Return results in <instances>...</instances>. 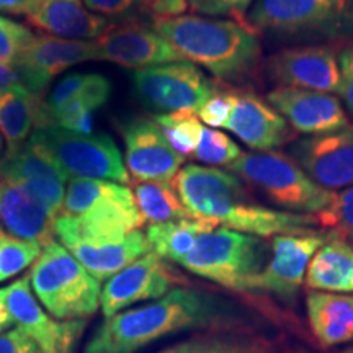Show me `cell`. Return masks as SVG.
Here are the masks:
<instances>
[{"mask_svg": "<svg viewBox=\"0 0 353 353\" xmlns=\"http://www.w3.org/2000/svg\"><path fill=\"white\" fill-rule=\"evenodd\" d=\"M144 219L136 205L134 193L128 187L121 195L100 203L81 216L61 213L52 223L54 236L64 247L72 242L120 239L143 228Z\"/></svg>", "mask_w": 353, "mask_h": 353, "instance_id": "9a60e30c", "label": "cell"}, {"mask_svg": "<svg viewBox=\"0 0 353 353\" xmlns=\"http://www.w3.org/2000/svg\"><path fill=\"white\" fill-rule=\"evenodd\" d=\"M126 188V185L108 182V180L72 179L65 188L63 213L81 216L100 203L121 195Z\"/></svg>", "mask_w": 353, "mask_h": 353, "instance_id": "4dcf8cb0", "label": "cell"}, {"mask_svg": "<svg viewBox=\"0 0 353 353\" xmlns=\"http://www.w3.org/2000/svg\"><path fill=\"white\" fill-rule=\"evenodd\" d=\"M183 206L196 219L255 237L314 234L322 229L316 216L290 213L260 205L239 176L214 167L190 164L172 180Z\"/></svg>", "mask_w": 353, "mask_h": 353, "instance_id": "7a4b0ae2", "label": "cell"}, {"mask_svg": "<svg viewBox=\"0 0 353 353\" xmlns=\"http://www.w3.org/2000/svg\"><path fill=\"white\" fill-rule=\"evenodd\" d=\"M2 151H3V136L2 132H0V154H2Z\"/></svg>", "mask_w": 353, "mask_h": 353, "instance_id": "bcb514c9", "label": "cell"}, {"mask_svg": "<svg viewBox=\"0 0 353 353\" xmlns=\"http://www.w3.org/2000/svg\"><path fill=\"white\" fill-rule=\"evenodd\" d=\"M216 228L218 226L214 223L205 219H176L169 223L151 224L145 231V237H148L151 250L159 257L180 263L192 252L200 236Z\"/></svg>", "mask_w": 353, "mask_h": 353, "instance_id": "4316f807", "label": "cell"}, {"mask_svg": "<svg viewBox=\"0 0 353 353\" xmlns=\"http://www.w3.org/2000/svg\"><path fill=\"white\" fill-rule=\"evenodd\" d=\"M54 219L15 185H0V226L3 234L44 247L54 241Z\"/></svg>", "mask_w": 353, "mask_h": 353, "instance_id": "cb8c5ba5", "label": "cell"}, {"mask_svg": "<svg viewBox=\"0 0 353 353\" xmlns=\"http://www.w3.org/2000/svg\"><path fill=\"white\" fill-rule=\"evenodd\" d=\"M175 281H179V276L170 270L164 259L151 250L108 278L101 290V312L108 319L136 303L162 298L174 290L172 286Z\"/></svg>", "mask_w": 353, "mask_h": 353, "instance_id": "e0dca14e", "label": "cell"}, {"mask_svg": "<svg viewBox=\"0 0 353 353\" xmlns=\"http://www.w3.org/2000/svg\"><path fill=\"white\" fill-rule=\"evenodd\" d=\"M234 105V90H224L218 88L213 95L210 97L201 108L198 110L196 114L200 121L205 123L211 128H224L231 117Z\"/></svg>", "mask_w": 353, "mask_h": 353, "instance_id": "74e56055", "label": "cell"}, {"mask_svg": "<svg viewBox=\"0 0 353 353\" xmlns=\"http://www.w3.org/2000/svg\"><path fill=\"white\" fill-rule=\"evenodd\" d=\"M132 193L144 223L161 224L193 218L172 182H136Z\"/></svg>", "mask_w": 353, "mask_h": 353, "instance_id": "f546056e", "label": "cell"}, {"mask_svg": "<svg viewBox=\"0 0 353 353\" xmlns=\"http://www.w3.org/2000/svg\"><path fill=\"white\" fill-rule=\"evenodd\" d=\"M33 136L50 151L69 179L130 183L131 179L120 149L112 136L105 132L79 134L64 128L48 125L37 128Z\"/></svg>", "mask_w": 353, "mask_h": 353, "instance_id": "ba28073f", "label": "cell"}, {"mask_svg": "<svg viewBox=\"0 0 353 353\" xmlns=\"http://www.w3.org/2000/svg\"><path fill=\"white\" fill-rule=\"evenodd\" d=\"M306 285L312 291L353 294V242L330 237L309 262Z\"/></svg>", "mask_w": 353, "mask_h": 353, "instance_id": "484cf974", "label": "cell"}, {"mask_svg": "<svg viewBox=\"0 0 353 353\" xmlns=\"http://www.w3.org/2000/svg\"><path fill=\"white\" fill-rule=\"evenodd\" d=\"M26 19L43 32L79 41H97L113 25L105 17L88 12L83 0H39Z\"/></svg>", "mask_w": 353, "mask_h": 353, "instance_id": "7402d4cb", "label": "cell"}, {"mask_svg": "<svg viewBox=\"0 0 353 353\" xmlns=\"http://www.w3.org/2000/svg\"><path fill=\"white\" fill-rule=\"evenodd\" d=\"M126 167L138 182H172L183 157L169 144L165 134L151 118H132L123 125Z\"/></svg>", "mask_w": 353, "mask_h": 353, "instance_id": "ac0fdd59", "label": "cell"}, {"mask_svg": "<svg viewBox=\"0 0 353 353\" xmlns=\"http://www.w3.org/2000/svg\"><path fill=\"white\" fill-rule=\"evenodd\" d=\"M28 276L39 303L54 319H87L100 307V281L61 242L43 247Z\"/></svg>", "mask_w": 353, "mask_h": 353, "instance_id": "8992f818", "label": "cell"}, {"mask_svg": "<svg viewBox=\"0 0 353 353\" xmlns=\"http://www.w3.org/2000/svg\"><path fill=\"white\" fill-rule=\"evenodd\" d=\"M3 182L19 187L56 219L63 213L68 174L32 134L17 152L0 159Z\"/></svg>", "mask_w": 353, "mask_h": 353, "instance_id": "30bf717a", "label": "cell"}, {"mask_svg": "<svg viewBox=\"0 0 353 353\" xmlns=\"http://www.w3.org/2000/svg\"><path fill=\"white\" fill-rule=\"evenodd\" d=\"M247 25L285 41H343L353 38V0H255Z\"/></svg>", "mask_w": 353, "mask_h": 353, "instance_id": "277c9868", "label": "cell"}, {"mask_svg": "<svg viewBox=\"0 0 353 353\" xmlns=\"http://www.w3.org/2000/svg\"><path fill=\"white\" fill-rule=\"evenodd\" d=\"M228 170L290 213L319 214L332 205L335 193L322 188L281 151L242 152Z\"/></svg>", "mask_w": 353, "mask_h": 353, "instance_id": "5b68a950", "label": "cell"}, {"mask_svg": "<svg viewBox=\"0 0 353 353\" xmlns=\"http://www.w3.org/2000/svg\"><path fill=\"white\" fill-rule=\"evenodd\" d=\"M255 0H188L193 13L205 17H229L247 25V13Z\"/></svg>", "mask_w": 353, "mask_h": 353, "instance_id": "8d00e7d4", "label": "cell"}, {"mask_svg": "<svg viewBox=\"0 0 353 353\" xmlns=\"http://www.w3.org/2000/svg\"><path fill=\"white\" fill-rule=\"evenodd\" d=\"M87 10L105 19L136 20L143 10H148L144 0H83Z\"/></svg>", "mask_w": 353, "mask_h": 353, "instance_id": "f35d334b", "label": "cell"}, {"mask_svg": "<svg viewBox=\"0 0 353 353\" xmlns=\"http://www.w3.org/2000/svg\"><path fill=\"white\" fill-rule=\"evenodd\" d=\"M148 10H151L157 19L180 17L188 8V0H144Z\"/></svg>", "mask_w": 353, "mask_h": 353, "instance_id": "b9f144b4", "label": "cell"}, {"mask_svg": "<svg viewBox=\"0 0 353 353\" xmlns=\"http://www.w3.org/2000/svg\"><path fill=\"white\" fill-rule=\"evenodd\" d=\"M0 353H41V350L23 330L15 327L0 335Z\"/></svg>", "mask_w": 353, "mask_h": 353, "instance_id": "60d3db41", "label": "cell"}, {"mask_svg": "<svg viewBox=\"0 0 353 353\" xmlns=\"http://www.w3.org/2000/svg\"><path fill=\"white\" fill-rule=\"evenodd\" d=\"M92 59H97L95 41L33 34L13 69L20 76L26 90L37 95L57 74Z\"/></svg>", "mask_w": 353, "mask_h": 353, "instance_id": "d6986e66", "label": "cell"}, {"mask_svg": "<svg viewBox=\"0 0 353 353\" xmlns=\"http://www.w3.org/2000/svg\"><path fill=\"white\" fill-rule=\"evenodd\" d=\"M33 33L23 25L0 17V63L15 68L23 48Z\"/></svg>", "mask_w": 353, "mask_h": 353, "instance_id": "d590c367", "label": "cell"}, {"mask_svg": "<svg viewBox=\"0 0 353 353\" xmlns=\"http://www.w3.org/2000/svg\"><path fill=\"white\" fill-rule=\"evenodd\" d=\"M26 88L21 83V79L17 70L10 65L0 63V94H8V92H17Z\"/></svg>", "mask_w": 353, "mask_h": 353, "instance_id": "7bdbcfd3", "label": "cell"}, {"mask_svg": "<svg viewBox=\"0 0 353 353\" xmlns=\"http://www.w3.org/2000/svg\"><path fill=\"white\" fill-rule=\"evenodd\" d=\"M267 101L301 134H325L350 126V118L335 94L275 87L267 94Z\"/></svg>", "mask_w": 353, "mask_h": 353, "instance_id": "ffe728a7", "label": "cell"}, {"mask_svg": "<svg viewBox=\"0 0 353 353\" xmlns=\"http://www.w3.org/2000/svg\"><path fill=\"white\" fill-rule=\"evenodd\" d=\"M293 159L319 187L337 193L353 185V126L288 144Z\"/></svg>", "mask_w": 353, "mask_h": 353, "instance_id": "4fadbf2b", "label": "cell"}, {"mask_svg": "<svg viewBox=\"0 0 353 353\" xmlns=\"http://www.w3.org/2000/svg\"><path fill=\"white\" fill-rule=\"evenodd\" d=\"M330 237L332 234L327 231L273 237L272 259L254 278L250 291L275 294L286 301L296 298L306 278L309 262Z\"/></svg>", "mask_w": 353, "mask_h": 353, "instance_id": "5bb4252c", "label": "cell"}, {"mask_svg": "<svg viewBox=\"0 0 353 353\" xmlns=\"http://www.w3.org/2000/svg\"><path fill=\"white\" fill-rule=\"evenodd\" d=\"M316 219L322 231L353 242V185L335 193L332 205L316 214Z\"/></svg>", "mask_w": 353, "mask_h": 353, "instance_id": "e575fe53", "label": "cell"}, {"mask_svg": "<svg viewBox=\"0 0 353 353\" xmlns=\"http://www.w3.org/2000/svg\"><path fill=\"white\" fill-rule=\"evenodd\" d=\"M241 145L232 141L226 132L213 128H203L201 139L198 143L192 157L206 165H226L229 167L242 156Z\"/></svg>", "mask_w": 353, "mask_h": 353, "instance_id": "836d02e7", "label": "cell"}, {"mask_svg": "<svg viewBox=\"0 0 353 353\" xmlns=\"http://www.w3.org/2000/svg\"><path fill=\"white\" fill-rule=\"evenodd\" d=\"M306 311L312 334L322 347H337L353 339V294L311 291Z\"/></svg>", "mask_w": 353, "mask_h": 353, "instance_id": "d4e9b609", "label": "cell"}, {"mask_svg": "<svg viewBox=\"0 0 353 353\" xmlns=\"http://www.w3.org/2000/svg\"><path fill=\"white\" fill-rule=\"evenodd\" d=\"M165 134L172 148L182 157L193 156L201 139L203 126L196 113L180 112L156 114L152 118Z\"/></svg>", "mask_w": 353, "mask_h": 353, "instance_id": "1f68e13d", "label": "cell"}, {"mask_svg": "<svg viewBox=\"0 0 353 353\" xmlns=\"http://www.w3.org/2000/svg\"><path fill=\"white\" fill-rule=\"evenodd\" d=\"M15 324L12 319L10 312H8V309L6 306V303H3V299L0 298V335L3 332H7L8 329H10V325Z\"/></svg>", "mask_w": 353, "mask_h": 353, "instance_id": "f6af8a7d", "label": "cell"}, {"mask_svg": "<svg viewBox=\"0 0 353 353\" xmlns=\"http://www.w3.org/2000/svg\"><path fill=\"white\" fill-rule=\"evenodd\" d=\"M131 79L141 103L159 114L196 113L219 88L190 61L134 70Z\"/></svg>", "mask_w": 353, "mask_h": 353, "instance_id": "9c48e42d", "label": "cell"}, {"mask_svg": "<svg viewBox=\"0 0 353 353\" xmlns=\"http://www.w3.org/2000/svg\"><path fill=\"white\" fill-rule=\"evenodd\" d=\"M339 65H341V88L339 95L347 114L353 118V43L347 44L339 52Z\"/></svg>", "mask_w": 353, "mask_h": 353, "instance_id": "ab89813d", "label": "cell"}, {"mask_svg": "<svg viewBox=\"0 0 353 353\" xmlns=\"http://www.w3.org/2000/svg\"><path fill=\"white\" fill-rule=\"evenodd\" d=\"M159 353H276L270 341L247 330H208Z\"/></svg>", "mask_w": 353, "mask_h": 353, "instance_id": "83f0119b", "label": "cell"}, {"mask_svg": "<svg viewBox=\"0 0 353 353\" xmlns=\"http://www.w3.org/2000/svg\"><path fill=\"white\" fill-rule=\"evenodd\" d=\"M65 249L99 281L108 280L134 260L151 252L145 232L141 229L126 234L120 239L72 242L65 245Z\"/></svg>", "mask_w": 353, "mask_h": 353, "instance_id": "603a6c76", "label": "cell"}, {"mask_svg": "<svg viewBox=\"0 0 353 353\" xmlns=\"http://www.w3.org/2000/svg\"><path fill=\"white\" fill-rule=\"evenodd\" d=\"M152 25L185 61L201 65L219 82L242 83L262 65V43L245 23L180 15L156 19Z\"/></svg>", "mask_w": 353, "mask_h": 353, "instance_id": "3957f363", "label": "cell"}, {"mask_svg": "<svg viewBox=\"0 0 353 353\" xmlns=\"http://www.w3.org/2000/svg\"><path fill=\"white\" fill-rule=\"evenodd\" d=\"M39 101L37 95L26 90L0 94V132L8 144V152L13 154L28 141L30 131L37 125Z\"/></svg>", "mask_w": 353, "mask_h": 353, "instance_id": "f1b7e54d", "label": "cell"}, {"mask_svg": "<svg viewBox=\"0 0 353 353\" xmlns=\"http://www.w3.org/2000/svg\"><path fill=\"white\" fill-rule=\"evenodd\" d=\"M228 131L255 152L276 151L296 139L290 123L252 90H234V105Z\"/></svg>", "mask_w": 353, "mask_h": 353, "instance_id": "44dd1931", "label": "cell"}, {"mask_svg": "<svg viewBox=\"0 0 353 353\" xmlns=\"http://www.w3.org/2000/svg\"><path fill=\"white\" fill-rule=\"evenodd\" d=\"M265 72L278 87L339 94V52L330 44H304L273 52L265 61Z\"/></svg>", "mask_w": 353, "mask_h": 353, "instance_id": "7c38bea8", "label": "cell"}, {"mask_svg": "<svg viewBox=\"0 0 353 353\" xmlns=\"http://www.w3.org/2000/svg\"><path fill=\"white\" fill-rule=\"evenodd\" d=\"M39 0H0V12L12 15H26Z\"/></svg>", "mask_w": 353, "mask_h": 353, "instance_id": "ee69618b", "label": "cell"}, {"mask_svg": "<svg viewBox=\"0 0 353 353\" xmlns=\"http://www.w3.org/2000/svg\"><path fill=\"white\" fill-rule=\"evenodd\" d=\"M41 250L38 242L17 239L0 231V283L37 262Z\"/></svg>", "mask_w": 353, "mask_h": 353, "instance_id": "d6a6232c", "label": "cell"}, {"mask_svg": "<svg viewBox=\"0 0 353 353\" xmlns=\"http://www.w3.org/2000/svg\"><path fill=\"white\" fill-rule=\"evenodd\" d=\"M268 247L262 237L216 228L205 232L180 265L193 275L223 288L247 293L267 265Z\"/></svg>", "mask_w": 353, "mask_h": 353, "instance_id": "52a82bcc", "label": "cell"}, {"mask_svg": "<svg viewBox=\"0 0 353 353\" xmlns=\"http://www.w3.org/2000/svg\"><path fill=\"white\" fill-rule=\"evenodd\" d=\"M95 46L97 59L134 70L185 61L152 23L138 19L113 23Z\"/></svg>", "mask_w": 353, "mask_h": 353, "instance_id": "2e32d148", "label": "cell"}, {"mask_svg": "<svg viewBox=\"0 0 353 353\" xmlns=\"http://www.w3.org/2000/svg\"><path fill=\"white\" fill-rule=\"evenodd\" d=\"M244 311L226 298L195 288H174L162 298L108 317L82 353H138L188 330H239Z\"/></svg>", "mask_w": 353, "mask_h": 353, "instance_id": "6da1fadb", "label": "cell"}, {"mask_svg": "<svg viewBox=\"0 0 353 353\" xmlns=\"http://www.w3.org/2000/svg\"><path fill=\"white\" fill-rule=\"evenodd\" d=\"M343 353H353V352H343Z\"/></svg>", "mask_w": 353, "mask_h": 353, "instance_id": "7dc6e473", "label": "cell"}, {"mask_svg": "<svg viewBox=\"0 0 353 353\" xmlns=\"http://www.w3.org/2000/svg\"><path fill=\"white\" fill-rule=\"evenodd\" d=\"M0 298L15 322L41 353H76L83 332L85 319L59 321L44 312L33 296L30 276H21L12 285L0 288Z\"/></svg>", "mask_w": 353, "mask_h": 353, "instance_id": "8fae6325", "label": "cell"}]
</instances>
